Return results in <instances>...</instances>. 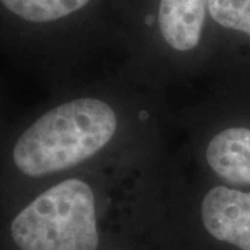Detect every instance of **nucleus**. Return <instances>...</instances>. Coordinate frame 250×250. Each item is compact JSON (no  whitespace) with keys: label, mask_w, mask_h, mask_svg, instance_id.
I'll return each instance as SVG.
<instances>
[{"label":"nucleus","mask_w":250,"mask_h":250,"mask_svg":"<svg viewBox=\"0 0 250 250\" xmlns=\"http://www.w3.org/2000/svg\"><path fill=\"white\" fill-rule=\"evenodd\" d=\"M116 128V113L107 103L77 99L47 111L24 131L13 149V160L29 177L53 174L96 154Z\"/></svg>","instance_id":"f257e3e1"},{"label":"nucleus","mask_w":250,"mask_h":250,"mask_svg":"<svg viewBox=\"0 0 250 250\" xmlns=\"http://www.w3.org/2000/svg\"><path fill=\"white\" fill-rule=\"evenodd\" d=\"M21 250H96L95 197L88 184L65 179L22 208L11 223Z\"/></svg>","instance_id":"f03ea898"},{"label":"nucleus","mask_w":250,"mask_h":250,"mask_svg":"<svg viewBox=\"0 0 250 250\" xmlns=\"http://www.w3.org/2000/svg\"><path fill=\"white\" fill-rule=\"evenodd\" d=\"M202 220L217 241L250 250V192L215 187L202 203Z\"/></svg>","instance_id":"7ed1b4c3"},{"label":"nucleus","mask_w":250,"mask_h":250,"mask_svg":"<svg viewBox=\"0 0 250 250\" xmlns=\"http://www.w3.org/2000/svg\"><path fill=\"white\" fill-rule=\"evenodd\" d=\"M208 0H160L159 25L168 45L188 52L196 47L202 38Z\"/></svg>","instance_id":"20e7f679"},{"label":"nucleus","mask_w":250,"mask_h":250,"mask_svg":"<svg viewBox=\"0 0 250 250\" xmlns=\"http://www.w3.org/2000/svg\"><path fill=\"white\" fill-rule=\"evenodd\" d=\"M207 161L229 185H250V129L229 128L215 135L207 147Z\"/></svg>","instance_id":"39448f33"},{"label":"nucleus","mask_w":250,"mask_h":250,"mask_svg":"<svg viewBox=\"0 0 250 250\" xmlns=\"http://www.w3.org/2000/svg\"><path fill=\"white\" fill-rule=\"evenodd\" d=\"M18 17L31 22H47L72 14L90 0H0Z\"/></svg>","instance_id":"423d86ee"},{"label":"nucleus","mask_w":250,"mask_h":250,"mask_svg":"<svg viewBox=\"0 0 250 250\" xmlns=\"http://www.w3.org/2000/svg\"><path fill=\"white\" fill-rule=\"evenodd\" d=\"M208 13L220 25L250 36V0H208Z\"/></svg>","instance_id":"0eeeda50"}]
</instances>
